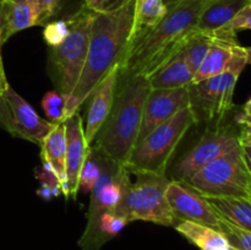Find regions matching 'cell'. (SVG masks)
<instances>
[{"mask_svg":"<svg viewBox=\"0 0 251 250\" xmlns=\"http://www.w3.org/2000/svg\"><path fill=\"white\" fill-rule=\"evenodd\" d=\"M132 25L134 0H127L115 11L93 14L85 66L66 98V119L78 112L105 76L120 65L131 42Z\"/></svg>","mask_w":251,"mask_h":250,"instance_id":"cell-1","label":"cell"},{"mask_svg":"<svg viewBox=\"0 0 251 250\" xmlns=\"http://www.w3.org/2000/svg\"><path fill=\"white\" fill-rule=\"evenodd\" d=\"M208 1L179 0L168 5L161 22L142 38L130 44L119 65V74L149 78L183 48L188 34L198 27Z\"/></svg>","mask_w":251,"mask_h":250,"instance_id":"cell-2","label":"cell"},{"mask_svg":"<svg viewBox=\"0 0 251 250\" xmlns=\"http://www.w3.org/2000/svg\"><path fill=\"white\" fill-rule=\"evenodd\" d=\"M150 90L151 85L145 76L118 74L113 108L91 147L125 166L137 144L144 104Z\"/></svg>","mask_w":251,"mask_h":250,"instance_id":"cell-3","label":"cell"},{"mask_svg":"<svg viewBox=\"0 0 251 250\" xmlns=\"http://www.w3.org/2000/svg\"><path fill=\"white\" fill-rule=\"evenodd\" d=\"M195 117L190 107L180 110L169 120L152 130L141 142L135 146L125 163L130 174H154L164 175L176 147L193 125Z\"/></svg>","mask_w":251,"mask_h":250,"instance_id":"cell-4","label":"cell"},{"mask_svg":"<svg viewBox=\"0 0 251 250\" xmlns=\"http://www.w3.org/2000/svg\"><path fill=\"white\" fill-rule=\"evenodd\" d=\"M92 16L93 12L82 5L68 17L70 31L65 41L48 50V74L55 90L66 98L73 93L85 66Z\"/></svg>","mask_w":251,"mask_h":250,"instance_id":"cell-5","label":"cell"},{"mask_svg":"<svg viewBox=\"0 0 251 250\" xmlns=\"http://www.w3.org/2000/svg\"><path fill=\"white\" fill-rule=\"evenodd\" d=\"M171 179L167 175L136 174V180L125 189L123 198L113 212L134 221H146L166 227H176L174 217L167 200V188Z\"/></svg>","mask_w":251,"mask_h":250,"instance_id":"cell-6","label":"cell"},{"mask_svg":"<svg viewBox=\"0 0 251 250\" xmlns=\"http://www.w3.org/2000/svg\"><path fill=\"white\" fill-rule=\"evenodd\" d=\"M202 196H245L249 198L251 171L242 146L216 158L184 181Z\"/></svg>","mask_w":251,"mask_h":250,"instance_id":"cell-7","label":"cell"},{"mask_svg":"<svg viewBox=\"0 0 251 250\" xmlns=\"http://www.w3.org/2000/svg\"><path fill=\"white\" fill-rule=\"evenodd\" d=\"M240 146L239 125L235 122H227L226 118L217 124L207 125L199 141L178 159L172 171L173 179L184 181L207 163Z\"/></svg>","mask_w":251,"mask_h":250,"instance_id":"cell-8","label":"cell"},{"mask_svg":"<svg viewBox=\"0 0 251 250\" xmlns=\"http://www.w3.org/2000/svg\"><path fill=\"white\" fill-rule=\"evenodd\" d=\"M239 76L235 71H227L188 86L189 107L198 124H217L234 109L233 97Z\"/></svg>","mask_w":251,"mask_h":250,"instance_id":"cell-9","label":"cell"},{"mask_svg":"<svg viewBox=\"0 0 251 250\" xmlns=\"http://www.w3.org/2000/svg\"><path fill=\"white\" fill-rule=\"evenodd\" d=\"M55 126L43 119L11 86L0 95V127L11 136L41 145Z\"/></svg>","mask_w":251,"mask_h":250,"instance_id":"cell-10","label":"cell"},{"mask_svg":"<svg viewBox=\"0 0 251 250\" xmlns=\"http://www.w3.org/2000/svg\"><path fill=\"white\" fill-rule=\"evenodd\" d=\"M247 65L245 47L238 43L237 36L223 29H217L202 64L194 74L193 83L227 71L242 74Z\"/></svg>","mask_w":251,"mask_h":250,"instance_id":"cell-11","label":"cell"},{"mask_svg":"<svg viewBox=\"0 0 251 250\" xmlns=\"http://www.w3.org/2000/svg\"><path fill=\"white\" fill-rule=\"evenodd\" d=\"M188 107V87L151 88L144 104L137 144L141 142L152 130Z\"/></svg>","mask_w":251,"mask_h":250,"instance_id":"cell-12","label":"cell"},{"mask_svg":"<svg viewBox=\"0 0 251 250\" xmlns=\"http://www.w3.org/2000/svg\"><path fill=\"white\" fill-rule=\"evenodd\" d=\"M167 200L178 223L191 221L218 230L220 217L208 201L181 181L172 179L167 188Z\"/></svg>","mask_w":251,"mask_h":250,"instance_id":"cell-13","label":"cell"},{"mask_svg":"<svg viewBox=\"0 0 251 250\" xmlns=\"http://www.w3.org/2000/svg\"><path fill=\"white\" fill-rule=\"evenodd\" d=\"M130 183L131 180L127 169L104 156L102 174L91 191L90 207L86 218L114 210Z\"/></svg>","mask_w":251,"mask_h":250,"instance_id":"cell-14","label":"cell"},{"mask_svg":"<svg viewBox=\"0 0 251 250\" xmlns=\"http://www.w3.org/2000/svg\"><path fill=\"white\" fill-rule=\"evenodd\" d=\"M64 123H65L66 135V176H68L69 196L76 200L80 193L78 190L80 172L91 146L86 141L83 119L80 113L76 112Z\"/></svg>","mask_w":251,"mask_h":250,"instance_id":"cell-15","label":"cell"},{"mask_svg":"<svg viewBox=\"0 0 251 250\" xmlns=\"http://www.w3.org/2000/svg\"><path fill=\"white\" fill-rule=\"evenodd\" d=\"M118 74H119V66L113 69L105 76L104 80L95 88L87 100L88 108L86 114L87 117H86V125H83V127H85L86 141L90 146L107 120L108 115L110 114L114 103L115 91H117Z\"/></svg>","mask_w":251,"mask_h":250,"instance_id":"cell-16","label":"cell"},{"mask_svg":"<svg viewBox=\"0 0 251 250\" xmlns=\"http://www.w3.org/2000/svg\"><path fill=\"white\" fill-rule=\"evenodd\" d=\"M129 223L123 216L113 211H104L95 217L87 218L86 228L77 245L81 250H100L105 243L114 239Z\"/></svg>","mask_w":251,"mask_h":250,"instance_id":"cell-17","label":"cell"},{"mask_svg":"<svg viewBox=\"0 0 251 250\" xmlns=\"http://www.w3.org/2000/svg\"><path fill=\"white\" fill-rule=\"evenodd\" d=\"M39 146H41L42 166L58 178L64 196L68 200L70 196H69L68 176H66L65 123L55 124L50 134Z\"/></svg>","mask_w":251,"mask_h":250,"instance_id":"cell-18","label":"cell"},{"mask_svg":"<svg viewBox=\"0 0 251 250\" xmlns=\"http://www.w3.org/2000/svg\"><path fill=\"white\" fill-rule=\"evenodd\" d=\"M39 26V17L31 0H0L2 44L15 33Z\"/></svg>","mask_w":251,"mask_h":250,"instance_id":"cell-19","label":"cell"},{"mask_svg":"<svg viewBox=\"0 0 251 250\" xmlns=\"http://www.w3.org/2000/svg\"><path fill=\"white\" fill-rule=\"evenodd\" d=\"M191 71L183 50H179L171 60L154 71L149 77L151 88H181L193 83Z\"/></svg>","mask_w":251,"mask_h":250,"instance_id":"cell-20","label":"cell"},{"mask_svg":"<svg viewBox=\"0 0 251 250\" xmlns=\"http://www.w3.org/2000/svg\"><path fill=\"white\" fill-rule=\"evenodd\" d=\"M205 198V196H203ZM218 217L251 232V199L245 196H206Z\"/></svg>","mask_w":251,"mask_h":250,"instance_id":"cell-21","label":"cell"},{"mask_svg":"<svg viewBox=\"0 0 251 250\" xmlns=\"http://www.w3.org/2000/svg\"><path fill=\"white\" fill-rule=\"evenodd\" d=\"M251 0H210L201 14L196 28L213 32L232 21Z\"/></svg>","mask_w":251,"mask_h":250,"instance_id":"cell-22","label":"cell"},{"mask_svg":"<svg viewBox=\"0 0 251 250\" xmlns=\"http://www.w3.org/2000/svg\"><path fill=\"white\" fill-rule=\"evenodd\" d=\"M167 12L164 0H134V25L131 42L139 41L157 26Z\"/></svg>","mask_w":251,"mask_h":250,"instance_id":"cell-23","label":"cell"},{"mask_svg":"<svg viewBox=\"0 0 251 250\" xmlns=\"http://www.w3.org/2000/svg\"><path fill=\"white\" fill-rule=\"evenodd\" d=\"M191 244L196 245L200 250H217L229 247L220 230L191 221H180L174 227Z\"/></svg>","mask_w":251,"mask_h":250,"instance_id":"cell-24","label":"cell"},{"mask_svg":"<svg viewBox=\"0 0 251 250\" xmlns=\"http://www.w3.org/2000/svg\"><path fill=\"white\" fill-rule=\"evenodd\" d=\"M213 38H215V31H201V29L195 28L188 34V37L184 41V46L181 48L184 55H185L186 61L190 66L191 71L194 74L198 71L200 65L202 64L211 44H212Z\"/></svg>","mask_w":251,"mask_h":250,"instance_id":"cell-25","label":"cell"},{"mask_svg":"<svg viewBox=\"0 0 251 250\" xmlns=\"http://www.w3.org/2000/svg\"><path fill=\"white\" fill-rule=\"evenodd\" d=\"M103 158H104V154L91 147L80 172L78 190L85 194H91L96 183L100 179V174H102Z\"/></svg>","mask_w":251,"mask_h":250,"instance_id":"cell-26","label":"cell"},{"mask_svg":"<svg viewBox=\"0 0 251 250\" xmlns=\"http://www.w3.org/2000/svg\"><path fill=\"white\" fill-rule=\"evenodd\" d=\"M42 108L49 122L58 124L66 120V97L59 91H48L42 100Z\"/></svg>","mask_w":251,"mask_h":250,"instance_id":"cell-27","label":"cell"},{"mask_svg":"<svg viewBox=\"0 0 251 250\" xmlns=\"http://www.w3.org/2000/svg\"><path fill=\"white\" fill-rule=\"evenodd\" d=\"M218 230L233 250H251V232L235 227L232 223L220 218Z\"/></svg>","mask_w":251,"mask_h":250,"instance_id":"cell-28","label":"cell"},{"mask_svg":"<svg viewBox=\"0 0 251 250\" xmlns=\"http://www.w3.org/2000/svg\"><path fill=\"white\" fill-rule=\"evenodd\" d=\"M34 173H36V179H38V181L41 183V188L37 190V195L41 196L43 200L49 201L54 196H59L60 194H63L60 181L51 172L42 166L41 168H37Z\"/></svg>","mask_w":251,"mask_h":250,"instance_id":"cell-29","label":"cell"},{"mask_svg":"<svg viewBox=\"0 0 251 250\" xmlns=\"http://www.w3.org/2000/svg\"><path fill=\"white\" fill-rule=\"evenodd\" d=\"M70 31V22L69 19L56 20V21L48 22L43 29V39L49 48L58 47L63 43L68 37Z\"/></svg>","mask_w":251,"mask_h":250,"instance_id":"cell-30","label":"cell"},{"mask_svg":"<svg viewBox=\"0 0 251 250\" xmlns=\"http://www.w3.org/2000/svg\"><path fill=\"white\" fill-rule=\"evenodd\" d=\"M39 17V26H46L61 7L63 0H31Z\"/></svg>","mask_w":251,"mask_h":250,"instance_id":"cell-31","label":"cell"},{"mask_svg":"<svg viewBox=\"0 0 251 250\" xmlns=\"http://www.w3.org/2000/svg\"><path fill=\"white\" fill-rule=\"evenodd\" d=\"M220 29H223L228 33L235 34V36H237L238 32L251 29V1L235 15L232 21L228 22L226 26H223Z\"/></svg>","mask_w":251,"mask_h":250,"instance_id":"cell-32","label":"cell"},{"mask_svg":"<svg viewBox=\"0 0 251 250\" xmlns=\"http://www.w3.org/2000/svg\"><path fill=\"white\" fill-rule=\"evenodd\" d=\"M127 0H85L83 6L93 14H105L120 9Z\"/></svg>","mask_w":251,"mask_h":250,"instance_id":"cell-33","label":"cell"},{"mask_svg":"<svg viewBox=\"0 0 251 250\" xmlns=\"http://www.w3.org/2000/svg\"><path fill=\"white\" fill-rule=\"evenodd\" d=\"M234 122L239 125L240 145H251V118H245L238 113Z\"/></svg>","mask_w":251,"mask_h":250,"instance_id":"cell-34","label":"cell"},{"mask_svg":"<svg viewBox=\"0 0 251 250\" xmlns=\"http://www.w3.org/2000/svg\"><path fill=\"white\" fill-rule=\"evenodd\" d=\"M9 82H7L6 75H5V70H4V65L0 64V95L9 87Z\"/></svg>","mask_w":251,"mask_h":250,"instance_id":"cell-35","label":"cell"},{"mask_svg":"<svg viewBox=\"0 0 251 250\" xmlns=\"http://www.w3.org/2000/svg\"><path fill=\"white\" fill-rule=\"evenodd\" d=\"M243 150V154H244V158L247 161L248 167L251 171V145H243L242 146Z\"/></svg>","mask_w":251,"mask_h":250,"instance_id":"cell-36","label":"cell"},{"mask_svg":"<svg viewBox=\"0 0 251 250\" xmlns=\"http://www.w3.org/2000/svg\"><path fill=\"white\" fill-rule=\"evenodd\" d=\"M239 114L245 118H251V97L250 100H247V103L244 104V107H243L242 112H240Z\"/></svg>","mask_w":251,"mask_h":250,"instance_id":"cell-37","label":"cell"},{"mask_svg":"<svg viewBox=\"0 0 251 250\" xmlns=\"http://www.w3.org/2000/svg\"><path fill=\"white\" fill-rule=\"evenodd\" d=\"M4 46V44H2V42H1V29H0V64H1V65H4V64H2V58H1V47Z\"/></svg>","mask_w":251,"mask_h":250,"instance_id":"cell-38","label":"cell"},{"mask_svg":"<svg viewBox=\"0 0 251 250\" xmlns=\"http://www.w3.org/2000/svg\"><path fill=\"white\" fill-rule=\"evenodd\" d=\"M176 1H179V0H164V4H166L167 6H168V5L174 4V2H176Z\"/></svg>","mask_w":251,"mask_h":250,"instance_id":"cell-39","label":"cell"},{"mask_svg":"<svg viewBox=\"0 0 251 250\" xmlns=\"http://www.w3.org/2000/svg\"><path fill=\"white\" fill-rule=\"evenodd\" d=\"M249 198L251 199V186H250V191H249Z\"/></svg>","mask_w":251,"mask_h":250,"instance_id":"cell-40","label":"cell"}]
</instances>
